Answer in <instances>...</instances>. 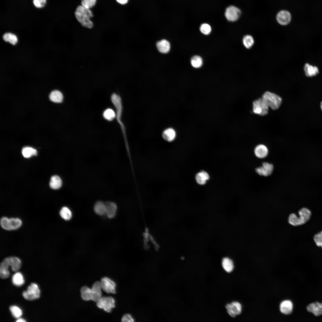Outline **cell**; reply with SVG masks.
Wrapping results in <instances>:
<instances>
[{"mask_svg": "<svg viewBox=\"0 0 322 322\" xmlns=\"http://www.w3.org/2000/svg\"><path fill=\"white\" fill-rule=\"evenodd\" d=\"M21 266V261L18 258L14 256L4 258L1 262L0 265V275L1 278H8L10 275L8 270L9 266L11 267L14 272L17 271Z\"/></svg>", "mask_w": 322, "mask_h": 322, "instance_id": "1", "label": "cell"}, {"mask_svg": "<svg viewBox=\"0 0 322 322\" xmlns=\"http://www.w3.org/2000/svg\"><path fill=\"white\" fill-rule=\"evenodd\" d=\"M75 15L78 21L83 26L89 28L92 27L93 24L90 19L93 15L89 9L79 5L76 8Z\"/></svg>", "mask_w": 322, "mask_h": 322, "instance_id": "2", "label": "cell"}, {"mask_svg": "<svg viewBox=\"0 0 322 322\" xmlns=\"http://www.w3.org/2000/svg\"><path fill=\"white\" fill-rule=\"evenodd\" d=\"M298 214L299 216L294 213L290 215L288 222L290 225L298 226L305 224L309 220L311 213L308 209L303 208L299 210Z\"/></svg>", "mask_w": 322, "mask_h": 322, "instance_id": "3", "label": "cell"}, {"mask_svg": "<svg viewBox=\"0 0 322 322\" xmlns=\"http://www.w3.org/2000/svg\"><path fill=\"white\" fill-rule=\"evenodd\" d=\"M261 99L269 107L273 110H277L281 105V98L276 94L269 91L265 92Z\"/></svg>", "mask_w": 322, "mask_h": 322, "instance_id": "4", "label": "cell"}, {"mask_svg": "<svg viewBox=\"0 0 322 322\" xmlns=\"http://www.w3.org/2000/svg\"><path fill=\"white\" fill-rule=\"evenodd\" d=\"M0 225L1 227L5 230H13L19 228L22 225V221L18 218L9 219L3 217L1 219Z\"/></svg>", "mask_w": 322, "mask_h": 322, "instance_id": "5", "label": "cell"}, {"mask_svg": "<svg viewBox=\"0 0 322 322\" xmlns=\"http://www.w3.org/2000/svg\"><path fill=\"white\" fill-rule=\"evenodd\" d=\"M115 301L111 296H102L97 302L96 305L99 308L103 309L107 312H110L112 309L115 307Z\"/></svg>", "mask_w": 322, "mask_h": 322, "instance_id": "6", "label": "cell"}, {"mask_svg": "<svg viewBox=\"0 0 322 322\" xmlns=\"http://www.w3.org/2000/svg\"><path fill=\"white\" fill-rule=\"evenodd\" d=\"M111 99L116 109L117 121L120 124L122 130L124 129H125L124 125L121 120L123 110L121 98L119 95L114 93L111 96Z\"/></svg>", "mask_w": 322, "mask_h": 322, "instance_id": "7", "label": "cell"}, {"mask_svg": "<svg viewBox=\"0 0 322 322\" xmlns=\"http://www.w3.org/2000/svg\"><path fill=\"white\" fill-rule=\"evenodd\" d=\"M40 290L37 284L31 283L27 288V290L24 291L22 295L26 299L32 300L38 298L40 296Z\"/></svg>", "mask_w": 322, "mask_h": 322, "instance_id": "8", "label": "cell"}, {"mask_svg": "<svg viewBox=\"0 0 322 322\" xmlns=\"http://www.w3.org/2000/svg\"><path fill=\"white\" fill-rule=\"evenodd\" d=\"M253 112L255 114L264 116L268 112L269 107L261 98L254 100L253 103Z\"/></svg>", "mask_w": 322, "mask_h": 322, "instance_id": "9", "label": "cell"}, {"mask_svg": "<svg viewBox=\"0 0 322 322\" xmlns=\"http://www.w3.org/2000/svg\"><path fill=\"white\" fill-rule=\"evenodd\" d=\"M277 23L282 26H286L291 21L292 16L291 13L286 10H281L277 13L275 17Z\"/></svg>", "mask_w": 322, "mask_h": 322, "instance_id": "10", "label": "cell"}, {"mask_svg": "<svg viewBox=\"0 0 322 322\" xmlns=\"http://www.w3.org/2000/svg\"><path fill=\"white\" fill-rule=\"evenodd\" d=\"M241 13L242 12L239 8L234 6L231 5L226 9L225 16L228 21L234 22L239 18Z\"/></svg>", "mask_w": 322, "mask_h": 322, "instance_id": "11", "label": "cell"}, {"mask_svg": "<svg viewBox=\"0 0 322 322\" xmlns=\"http://www.w3.org/2000/svg\"><path fill=\"white\" fill-rule=\"evenodd\" d=\"M102 290L107 293L115 294L116 293L115 283L110 278L105 277L100 281Z\"/></svg>", "mask_w": 322, "mask_h": 322, "instance_id": "12", "label": "cell"}, {"mask_svg": "<svg viewBox=\"0 0 322 322\" xmlns=\"http://www.w3.org/2000/svg\"><path fill=\"white\" fill-rule=\"evenodd\" d=\"M227 311L228 314L232 317H235L240 314L242 311V306L239 302H233L227 304L226 306Z\"/></svg>", "mask_w": 322, "mask_h": 322, "instance_id": "13", "label": "cell"}, {"mask_svg": "<svg viewBox=\"0 0 322 322\" xmlns=\"http://www.w3.org/2000/svg\"><path fill=\"white\" fill-rule=\"evenodd\" d=\"M273 169V166L272 164L264 162L261 166L257 168L256 171L260 175L268 176L271 174Z\"/></svg>", "mask_w": 322, "mask_h": 322, "instance_id": "14", "label": "cell"}, {"mask_svg": "<svg viewBox=\"0 0 322 322\" xmlns=\"http://www.w3.org/2000/svg\"><path fill=\"white\" fill-rule=\"evenodd\" d=\"M91 289L92 292V300L96 302L102 296V289L100 281L95 282L92 284Z\"/></svg>", "mask_w": 322, "mask_h": 322, "instance_id": "15", "label": "cell"}, {"mask_svg": "<svg viewBox=\"0 0 322 322\" xmlns=\"http://www.w3.org/2000/svg\"><path fill=\"white\" fill-rule=\"evenodd\" d=\"M162 136L165 140L168 142H171L174 140L176 138V133L174 129L168 128L163 131Z\"/></svg>", "mask_w": 322, "mask_h": 322, "instance_id": "16", "label": "cell"}, {"mask_svg": "<svg viewBox=\"0 0 322 322\" xmlns=\"http://www.w3.org/2000/svg\"><path fill=\"white\" fill-rule=\"evenodd\" d=\"M106 206V214L109 218H112L116 215L117 210V206L114 202H107L105 203Z\"/></svg>", "mask_w": 322, "mask_h": 322, "instance_id": "17", "label": "cell"}, {"mask_svg": "<svg viewBox=\"0 0 322 322\" xmlns=\"http://www.w3.org/2000/svg\"><path fill=\"white\" fill-rule=\"evenodd\" d=\"M156 46L158 51L164 54L168 53L170 49V43L165 39H162L158 41Z\"/></svg>", "mask_w": 322, "mask_h": 322, "instance_id": "18", "label": "cell"}, {"mask_svg": "<svg viewBox=\"0 0 322 322\" xmlns=\"http://www.w3.org/2000/svg\"><path fill=\"white\" fill-rule=\"evenodd\" d=\"M280 309L282 313L286 315L290 314L293 309L292 303L290 300L283 301L280 305Z\"/></svg>", "mask_w": 322, "mask_h": 322, "instance_id": "19", "label": "cell"}, {"mask_svg": "<svg viewBox=\"0 0 322 322\" xmlns=\"http://www.w3.org/2000/svg\"><path fill=\"white\" fill-rule=\"evenodd\" d=\"M254 153L258 158H263L266 157L268 154V150L267 147L263 144L257 145L255 148Z\"/></svg>", "mask_w": 322, "mask_h": 322, "instance_id": "20", "label": "cell"}, {"mask_svg": "<svg viewBox=\"0 0 322 322\" xmlns=\"http://www.w3.org/2000/svg\"><path fill=\"white\" fill-rule=\"evenodd\" d=\"M304 69L305 74L307 77L315 76L319 72L317 66H313L308 63L305 64Z\"/></svg>", "mask_w": 322, "mask_h": 322, "instance_id": "21", "label": "cell"}, {"mask_svg": "<svg viewBox=\"0 0 322 322\" xmlns=\"http://www.w3.org/2000/svg\"><path fill=\"white\" fill-rule=\"evenodd\" d=\"M81 296L84 300L89 301L92 300V292L91 288L86 286L82 287L80 290Z\"/></svg>", "mask_w": 322, "mask_h": 322, "instance_id": "22", "label": "cell"}, {"mask_svg": "<svg viewBox=\"0 0 322 322\" xmlns=\"http://www.w3.org/2000/svg\"><path fill=\"white\" fill-rule=\"evenodd\" d=\"M62 181L61 178L57 175L52 176L49 182V186L54 189L60 188L62 186Z\"/></svg>", "mask_w": 322, "mask_h": 322, "instance_id": "23", "label": "cell"}, {"mask_svg": "<svg viewBox=\"0 0 322 322\" xmlns=\"http://www.w3.org/2000/svg\"><path fill=\"white\" fill-rule=\"evenodd\" d=\"M49 98L53 102L60 103L62 101L63 97L62 93L60 91L58 90H54L50 93L49 95Z\"/></svg>", "mask_w": 322, "mask_h": 322, "instance_id": "24", "label": "cell"}, {"mask_svg": "<svg viewBox=\"0 0 322 322\" xmlns=\"http://www.w3.org/2000/svg\"><path fill=\"white\" fill-rule=\"evenodd\" d=\"M95 213L98 215L102 216L106 214V206L105 203L101 201H98L95 204L94 207Z\"/></svg>", "mask_w": 322, "mask_h": 322, "instance_id": "25", "label": "cell"}, {"mask_svg": "<svg viewBox=\"0 0 322 322\" xmlns=\"http://www.w3.org/2000/svg\"><path fill=\"white\" fill-rule=\"evenodd\" d=\"M307 309L308 312L313 313L316 316L322 315V309L318 306L316 302L309 304L307 307Z\"/></svg>", "mask_w": 322, "mask_h": 322, "instance_id": "26", "label": "cell"}, {"mask_svg": "<svg viewBox=\"0 0 322 322\" xmlns=\"http://www.w3.org/2000/svg\"><path fill=\"white\" fill-rule=\"evenodd\" d=\"M222 266L225 270L227 273L231 272L234 268L233 261L228 258H224L222 260Z\"/></svg>", "mask_w": 322, "mask_h": 322, "instance_id": "27", "label": "cell"}, {"mask_svg": "<svg viewBox=\"0 0 322 322\" xmlns=\"http://www.w3.org/2000/svg\"><path fill=\"white\" fill-rule=\"evenodd\" d=\"M209 178L208 174L205 171H202L197 174L196 179L197 183L201 185L205 184Z\"/></svg>", "mask_w": 322, "mask_h": 322, "instance_id": "28", "label": "cell"}, {"mask_svg": "<svg viewBox=\"0 0 322 322\" xmlns=\"http://www.w3.org/2000/svg\"><path fill=\"white\" fill-rule=\"evenodd\" d=\"M12 281L13 284L18 286H21L24 282L23 275L19 272L16 273L13 275Z\"/></svg>", "mask_w": 322, "mask_h": 322, "instance_id": "29", "label": "cell"}, {"mask_svg": "<svg viewBox=\"0 0 322 322\" xmlns=\"http://www.w3.org/2000/svg\"><path fill=\"white\" fill-rule=\"evenodd\" d=\"M22 153L24 157L29 158L32 156L36 155L37 153L35 149L30 147H25L22 148Z\"/></svg>", "mask_w": 322, "mask_h": 322, "instance_id": "30", "label": "cell"}, {"mask_svg": "<svg viewBox=\"0 0 322 322\" xmlns=\"http://www.w3.org/2000/svg\"><path fill=\"white\" fill-rule=\"evenodd\" d=\"M61 217L66 220H69L72 217V213L67 207H64L62 208L60 211Z\"/></svg>", "mask_w": 322, "mask_h": 322, "instance_id": "31", "label": "cell"}, {"mask_svg": "<svg viewBox=\"0 0 322 322\" xmlns=\"http://www.w3.org/2000/svg\"><path fill=\"white\" fill-rule=\"evenodd\" d=\"M242 42L246 48L250 49L253 45L254 41L252 36L247 35L243 37Z\"/></svg>", "mask_w": 322, "mask_h": 322, "instance_id": "32", "label": "cell"}, {"mask_svg": "<svg viewBox=\"0 0 322 322\" xmlns=\"http://www.w3.org/2000/svg\"><path fill=\"white\" fill-rule=\"evenodd\" d=\"M3 38L4 41L9 42L13 45H15L18 41L16 35L11 33H5L3 35Z\"/></svg>", "mask_w": 322, "mask_h": 322, "instance_id": "33", "label": "cell"}, {"mask_svg": "<svg viewBox=\"0 0 322 322\" xmlns=\"http://www.w3.org/2000/svg\"><path fill=\"white\" fill-rule=\"evenodd\" d=\"M191 63L193 67L198 68L202 66L203 60L200 56L195 55L191 58Z\"/></svg>", "mask_w": 322, "mask_h": 322, "instance_id": "34", "label": "cell"}, {"mask_svg": "<svg viewBox=\"0 0 322 322\" xmlns=\"http://www.w3.org/2000/svg\"><path fill=\"white\" fill-rule=\"evenodd\" d=\"M114 111L112 109L108 108L106 109L103 113V116L104 119L108 121L113 120L116 116Z\"/></svg>", "mask_w": 322, "mask_h": 322, "instance_id": "35", "label": "cell"}, {"mask_svg": "<svg viewBox=\"0 0 322 322\" xmlns=\"http://www.w3.org/2000/svg\"><path fill=\"white\" fill-rule=\"evenodd\" d=\"M10 309L12 315L15 318H18L22 315L21 310L17 306H11L10 307Z\"/></svg>", "mask_w": 322, "mask_h": 322, "instance_id": "36", "label": "cell"}, {"mask_svg": "<svg viewBox=\"0 0 322 322\" xmlns=\"http://www.w3.org/2000/svg\"><path fill=\"white\" fill-rule=\"evenodd\" d=\"M201 32L205 35H208L210 34L211 31L210 26L208 24L204 23L202 24L200 27Z\"/></svg>", "mask_w": 322, "mask_h": 322, "instance_id": "37", "label": "cell"}, {"mask_svg": "<svg viewBox=\"0 0 322 322\" xmlns=\"http://www.w3.org/2000/svg\"><path fill=\"white\" fill-rule=\"evenodd\" d=\"M96 0H82L81 5L83 7L90 9L95 4Z\"/></svg>", "mask_w": 322, "mask_h": 322, "instance_id": "38", "label": "cell"}, {"mask_svg": "<svg viewBox=\"0 0 322 322\" xmlns=\"http://www.w3.org/2000/svg\"><path fill=\"white\" fill-rule=\"evenodd\" d=\"M313 239L316 245L322 248V231L315 234Z\"/></svg>", "mask_w": 322, "mask_h": 322, "instance_id": "39", "label": "cell"}, {"mask_svg": "<svg viewBox=\"0 0 322 322\" xmlns=\"http://www.w3.org/2000/svg\"><path fill=\"white\" fill-rule=\"evenodd\" d=\"M121 321L123 322H133L135 321V319L131 314L126 313L123 316Z\"/></svg>", "mask_w": 322, "mask_h": 322, "instance_id": "40", "label": "cell"}, {"mask_svg": "<svg viewBox=\"0 0 322 322\" xmlns=\"http://www.w3.org/2000/svg\"><path fill=\"white\" fill-rule=\"evenodd\" d=\"M46 0H33V3L36 7L41 8L44 7L46 4Z\"/></svg>", "mask_w": 322, "mask_h": 322, "instance_id": "41", "label": "cell"}, {"mask_svg": "<svg viewBox=\"0 0 322 322\" xmlns=\"http://www.w3.org/2000/svg\"><path fill=\"white\" fill-rule=\"evenodd\" d=\"M128 0H116L117 1L121 4H126Z\"/></svg>", "mask_w": 322, "mask_h": 322, "instance_id": "42", "label": "cell"}, {"mask_svg": "<svg viewBox=\"0 0 322 322\" xmlns=\"http://www.w3.org/2000/svg\"><path fill=\"white\" fill-rule=\"evenodd\" d=\"M26 321L25 320L22 318L18 319L16 321V322H24Z\"/></svg>", "mask_w": 322, "mask_h": 322, "instance_id": "43", "label": "cell"}, {"mask_svg": "<svg viewBox=\"0 0 322 322\" xmlns=\"http://www.w3.org/2000/svg\"><path fill=\"white\" fill-rule=\"evenodd\" d=\"M316 303L318 306L320 308L322 309V303H320L318 302H316Z\"/></svg>", "mask_w": 322, "mask_h": 322, "instance_id": "44", "label": "cell"}, {"mask_svg": "<svg viewBox=\"0 0 322 322\" xmlns=\"http://www.w3.org/2000/svg\"><path fill=\"white\" fill-rule=\"evenodd\" d=\"M320 108L321 109V111H322V101H321V103H320Z\"/></svg>", "mask_w": 322, "mask_h": 322, "instance_id": "45", "label": "cell"}]
</instances>
